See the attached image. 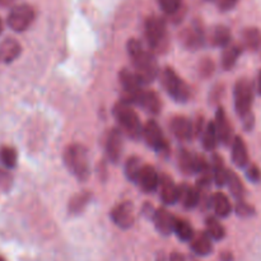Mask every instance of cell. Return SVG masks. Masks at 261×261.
Wrapping results in <instances>:
<instances>
[{
  "instance_id": "42",
  "label": "cell",
  "mask_w": 261,
  "mask_h": 261,
  "mask_svg": "<svg viewBox=\"0 0 261 261\" xmlns=\"http://www.w3.org/2000/svg\"><path fill=\"white\" fill-rule=\"evenodd\" d=\"M142 213H143V216H144V217H147L148 219H150V218H153V216H154V213H155V209L153 208V206L150 205L149 203H145L144 205H143Z\"/></svg>"
},
{
  "instance_id": "17",
  "label": "cell",
  "mask_w": 261,
  "mask_h": 261,
  "mask_svg": "<svg viewBox=\"0 0 261 261\" xmlns=\"http://www.w3.org/2000/svg\"><path fill=\"white\" fill-rule=\"evenodd\" d=\"M138 184L145 193H153L157 190V188L160 186V176H158L155 168L149 165L143 166L139 178H138Z\"/></svg>"
},
{
  "instance_id": "44",
  "label": "cell",
  "mask_w": 261,
  "mask_h": 261,
  "mask_svg": "<svg viewBox=\"0 0 261 261\" xmlns=\"http://www.w3.org/2000/svg\"><path fill=\"white\" fill-rule=\"evenodd\" d=\"M221 261H233V255L228 251L222 252L221 255Z\"/></svg>"
},
{
  "instance_id": "15",
  "label": "cell",
  "mask_w": 261,
  "mask_h": 261,
  "mask_svg": "<svg viewBox=\"0 0 261 261\" xmlns=\"http://www.w3.org/2000/svg\"><path fill=\"white\" fill-rule=\"evenodd\" d=\"M170 129L176 139L189 142L194 138V125L191 120L185 116H175L170 122Z\"/></svg>"
},
{
  "instance_id": "22",
  "label": "cell",
  "mask_w": 261,
  "mask_h": 261,
  "mask_svg": "<svg viewBox=\"0 0 261 261\" xmlns=\"http://www.w3.org/2000/svg\"><path fill=\"white\" fill-rule=\"evenodd\" d=\"M232 162L240 168H245L249 165V153H247L246 144L241 137H234L232 140V153H231Z\"/></svg>"
},
{
  "instance_id": "30",
  "label": "cell",
  "mask_w": 261,
  "mask_h": 261,
  "mask_svg": "<svg viewBox=\"0 0 261 261\" xmlns=\"http://www.w3.org/2000/svg\"><path fill=\"white\" fill-rule=\"evenodd\" d=\"M226 185L228 186L229 191H231L232 196L236 199L237 201L239 200H244L245 198V186L242 184L241 178L233 172V171H229L227 173V182Z\"/></svg>"
},
{
  "instance_id": "45",
  "label": "cell",
  "mask_w": 261,
  "mask_h": 261,
  "mask_svg": "<svg viewBox=\"0 0 261 261\" xmlns=\"http://www.w3.org/2000/svg\"><path fill=\"white\" fill-rule=\"evenodd\" d=\"M15 3V0H0V5L2 7H10Z\"/></svg>"
},
{
  "instance_id": "14",
  "label": "cell",
  "mask_w": 261,
  "mask_h": 261,
  "mask_svg": "<svg viewBox=\"0 0 261 261\" xmlns=\"http://www.w3.org/2000/svg\"><path fill=\"white\" fill-rule=\"evenodd\" d=\"M124 142H122V132L119 129H112L106 139V154L111 163H117L121 158Z\"/></svg>"
},
{
  "instance_id": "1",
  "label": "cell",
  "mask_w": 261,
  "mask_h": 261,
  "mask_svg": "<svg viewBox=\"0 0 261 261\" xmlns=\"http://www.w3.org/2000/svg\"><path fill=\"white\" fill-rule=\"evenodd\" d=\"M126 48L134 65V73L140 83L145 86L154 82L160 75V68L152 51L145 50L143 43L135 38L129 40Z\"/></svg>"
},
{
  "instance_id": "39",
  "label": "cell",
  "mask_w": 261,
  "mask_h": 261,
  "mask_svg": "<svg viewBox=\"0 0 261 261\" xmlns=\"http://www.w3.org/2000/svg\"><path fill=\"white\" fill-rule=\"evenodd\" d=\"M13 185V177L8 170H2L0 168V189L4 191H9Z\"/></svg>"
},
{
  "instance_id": "3",
  "label": "cell",
  "mask_w": 261,
  "mask_h": 261,
  "mask_svg": "<svg viewBox=\"0 0 261 261\" xmlns=\"http://www.w3.org/2000/svg\"><path fill=\"white\" fill-rule=\"evenodd\" d=\"M112 114H114L115 119L119 122L120 126L122 127V130L132 139H140L143 133V126L140 124L139 116H138L137 112L133 110V107L130 105L125 103L124 101L117 102L114 106Z\"/></svg>"
},
{
  "instance_id": "26",
  "label": "cell",
  "mask_w": 261,
  "mask_h": 261,
  "mask_svg": "<svg viewBox=\"0 0 261 261\" xmlns=\"http://www.w3.org/2000/svg\"><path fill=\"white\" fill-rule=\"evenodd\" d=\"M242 51H244V47L239 43H229L227 47H224L223 54H222V66L224 70H231L236 65Z\"/></svg>"
},
{
  "instance_id": "34",
  "label": "cell",
  "mask_w": 261,
  "mask_h": 261,
  "mask_svg": "<svg viewBox=\"0 0 261 261\" xmlns=\"http://www.w3.org/2000/svg\"><path fill=\"white\" fill-rule=\"evenodd\" d=\"M173 233L178 237L181 241L189 242L194 237V229L190 224L184 219H175V224H173Z\"/></svg>"
},
{
  "instance_id": "40",
  "label": "cell",
  "mask_w": 261,
  "mask_h": 261,
  "mask_svg": "<svg viewBox=\"0 0 261 261\" xmlns=\"http://www.w3.org/2000/svg\"><path fill=\"white\" fill-rule=\"evenodd\" d=\"M213 70H214V65L209 59H205V60L200 64V73L203 74L204 76H209L211 74H213Z\"/></svg>"
},
{
  "instance_id": "13",
  "label": "cell",
  "mask_w": 261,
  "mask_h": 261,
  "mask_svg": "<svg viewBox=\"0 0 261 261\" xmlns=\"http://www.w3.org/2000/svg\"><path fill=\"white\" fill-rule=\"evenodd\" d=\"M214 125H216L218 142H221L222 144L224 145L231 144L232 140H233V130H232V126L231 124H229L228 117H227L223 107H219V109L217 110Z\"/></svg>"
},
{
  "instance_id": "38",
  "label": "cell",
  "mask_w": 261,
  "mask_h": 261,
  "mask_svg": "<svg viewBox=\"0 0 261 261\" xmlns=\"http://www.w3.org/2000/svg\"><path fill=\"white\" fill-rule=\"evenodd\" d=\"M245 175H246L247 180L252 184H259L261 181V171L254 163H249V165L245 167Z\"/></svg>"
},
{
  "instance_id": "20",
  "label": "cell",
  "mask_w": 261,
  "mask_h": 261,
  "mask_svg": "<svg viewBox=\"0 0 261 261\" xmlns=\"http://www.w3.org/2000/svg\"><path fill=\"white\" fill-rule=\"evenodd\" d=\"M153 222H154L155 229L163 236H170L173 233V224H175V217L166 209H158L153 216Z\"/></svg>"
},
{
  "instance_id": "35",
  "label": "cell",
  "mask_w": 261,
  "mask_h": 261,
  "mask_svg": "<svg viewBox=\"0 0 261 261\" xmlns=\"http://www.w3.org/2000/svg\"><path fill=\"white\" fill-rule=\"evenodd\" d=\"M18 155L14 148L2 147L0 148V162L7 170H12L17 166Z\"/></svg>"
},
{
  "instance_id": "46",
  "label": "cell",
  "mask_w": 261,
  "mask_h": 261,
  "mask_svg": "<svg viewBox=\"0 0 261 261\" xmlns=\"http://www.w3.org/2000/svg\"><path fill=\"white\" fill-rule=\"evenodd\" d=\"M257 92H259V94L261 96V70L259 73V78H257Z\"/></svg>"
},
{
  "instance_id": "19",
  "label": "cell",
  "mask_w": 261,
  "mask_h": 261,
  "mask_svg": "<svg viewBox=\"0 0 261 261\" xmlns=\"http://www.w3.org/2000/svg\"><path fill=\"white\" fill-rule=\"evenodd\" d=\"M161 186V199L167 205H173L178 201V186L173 182L172 178L167 175H162L160 177Z\"/></svg>"
},
{
  "instance_id": "31",
  "label": "cell",
  "mask_w": 261,
  "mask_h": 261,
  "mask_svg": "<svg viewBox=\"0 0 261 261\" xmlns=\"http://www.w3.org/2000/svg\"><path fill=\"white\" fill-rule=\"evenodd\" d=\"M206 232L205 233L211 237L214 241H221L226 237V229H224L223 224L219 223V221L214 217H209L205 221Z\"/></svg>"
},
{
  "instance_id": "43",
  "label": "cell",
  "mask_w": 261,
  "mask_h": 261,
  "mask_svg": "<svg viewBox=\"0 0 261 261\" xmlns=\"http://www.w3.org/2000/svg\"><path fill=\"white\" fill-rule=\"evenodd\" d=\"M168 261H185V257L181 254H178V252H172L170 257H168Z\"/></svg>"
},
{
  "instance_id": "29",
  "label": "cell",
  "mask_w": 261,
  "mask_h": 261,
  "mask_svg": "<svg viewBox=\"0 0 261 261\" xmlns=\"http://www.w3.org/2000/svg\"><path fill=\"white\" fill-rule=\"evenodd\" d=\"M92 194L89 191H82L74 195L68 204V211L70 214H81L88 203L91 201Z\"/></svg>"
},
{
  "instance_id": "37",
  "label": "cell",
  "mask_w": 261,
  "mask_h": 261,
  "mask_svg": "<svg viewBox=\"0 0 261 261\" xmlns=\"http://www.w3.org/2000/svg\"><path fill=\"white\" fill-rule=\"evenodd\" d=\"M236 214L242 218H249V217L255 216V208L252 205H250L249 203L244 200H239L236 204Z\"/></svg>"
},
{
  "instance_id": "8",
  "label": "cell",
  "mask_w": 261,
  "mask_h": 261,
  "mask_svg": "<svg viewBox=\"0 0 261 261\" xmlns=\"http://www.w3.org/2000/svg\"><path fill=\"white\" fill-rule=\"evenodd\" d=\"M120 83L124 89V99L122 101L127 105H135L138 97L143 91V84L140 83L135 73L129 69H122L119 74Z\"/></svg>"
},
{
  "instance_id": "41",
  "label": "cell",
  "mask_w": 261,
  "mask_h": 261,
  "mask_svg": "<svg viewBox=\"0 0 261 261\" xmlns=\"http://www.w3.org/2000/svg\"><path fill=\"white\" fill-rule=\"evenodd\" d=\"M239 0H219L218 2V8L222 12H228L232 10L237 5Z\"/></svg>"
},
{
  "instance_id": "24",
  "label": "cell",
  "mask_w": 261,
  "mask_h": 261,
  "mask_svg": "<svg viewBox=\"0 0 261 261\" xmlns=\"http://www.w3.org/2000/svg\"><path fill=\"white\" fill-rule=\"evenodd\" d=\"M242 47L250 51H259L261 48V31L256 27H247L241 33Z\"/></svg>"
},
{
  "instance_id": "12",
  "label": "cell",
  "mask_w": 261,
  "mask_h": 261,
  "mask_svg": "<svg viewBox=\"0 0 261 261\" xmlns=\"http://www.w3.org/2000/svg\"><path fill=\"white\" fill-rule=\"evenodd\" d=\"M181 41L189 50H198L204 45V41H205L203 25L199 22H194L190 27L184 31L181 35Z\"/></svg>"
},
{
  "instance_id": "11",
  "label": "cell",
  "mask_w": 261,
  "mask_h": 261,
  "mask_svg": "<svg viewBox=\"0 0 261 261\" xmlns=\"http://www.w3.org/2000/svg\"><path fill=\"white\" fill-rule=\"evenodd\" d=\"M134 205L132 201H124L111 211V219L117 227L127 229L134 224Z\"/></svg>"
},
{
  "instance_id": "32",
  "label": "cell",
  "mask_w": 261,
  "mask_h": 261,
  "mask_svg": "<svg viewBox=\"0 0 261 261\" xmlns=\"http://www.w3.org/2000/svg\"><path fill=\"white\" fill-rule=\"evenodd\" d=\"M201 143L206 150H214L218 144V137H217L216 125L214 121H209L201 134Z\"/></svg>"
},
{
  "instance_id": "47",
  "label": "cell",
  "mask_w": 261,
  "mask_h": 261,
  "mask_svg": "<svg viewBox=\"0 0 261 261\" xmlns=\"http://www.w3.org/2000/svg\"><path fill=\"white\" fill-rule=\"evenodd\" d=\"M155 261H167V259H166V256H165V254H163V252H160V254H158V256H157V260Z\"/></svg>"
},
{
  "instance_id": "5",
  "label": "cell",
  "mask_w": 261,
  "mask_h": 261,
  "mask_svg": "<svg viewBox=\"0 0 261 261\" xmlns=\"http://www.w3.org/2000/svg\"><path fill=\"white\" fill-rule=\"evenodd\" d=\"M233 98H234V110L240 119L252 115L251 107L254 101V86L251 81L247 78H240L236 82L233 88Z\"/></svg>"
},
{
  "instance_id": "36",
  "label": "cell",
  "mask_w": 261,
  "mask_h": 261,
  "mask_svg": "<svg viewBox=\"0 0 261 261\" xmlns=\"http://www.w3.org/2000/svg\"><path fill=\"white\" fill-rule=\"evenodd\" d=\"M160 8L168 15H175L182 5V0H158Z\"/></svg>"
},
{
  "instance_id": "27",
  "label": "cell",
  "mask_w": 261,
  "mask_h": 261,
  "mask_svg": "<svg viewBox=\"0 0 261 261\" xmlns=\"http://www.w3.org/2000/svg\"><path fill=\"white\" fill-rule=\"evenodd\" d=\"M212 206L219 218H227L232 213V205L229 199L223 193L213 194L211 199Z\"/></svg>"
},
{
  "instance_id": "16",
  "label": "cell",
  "mask_w": 261,
  "mask_h": 261,
  "mask_svg": "<svg viewBox=\"0 0 261 261\" xmlns=\"http://www.w3.org/2000/svg\"><path fill=\"white\" fill-rule=\"evenodd\" d=\"M135 105L142 107L145 112L150 115H158L161 111V107H162L158 94L155 92L149 91V89H143Z\"/></svg>"
},
{
  "instance_id": "49",
  "label": "cell",
  "mask_w": 261,
  "mask_h": 261,
  "mask_svg": "<svg viewBox=\"0 0 261 261\" xmlns=\"http://www.w3.org/2000/svg\"><path fill=\"white\" fill-rule=\"evenodd\" d=\"M0 261H5V259H4V257H2V256H0Z\"/></svg>"
},
{
  "instance_id": "9",
  "label": "cell",
  "mask_w": 261,
  "mask_h": 261,
  "mask_svg": "<svg viewBox=\"0 0 261 261\" xmlns=\"http://www.w3.org/2000/svg\"><path fill=\"white\" fill-rule=\"evenodd\" d=\"M142 137L144 138L147 144L149 145V147H152L154 150H157V152H167L168 148H170L168 147L167 139L165 138L162 129H161L160 125H158L154 120H149V121L143 126Z\"/></svg>"
},
{
  "instance_id": "2",
  "label": "cell",
  "mask_w": 261,
  "mask_h": 261,
  "mask_svg": "<svg viewBox=\"0 0 261 261\" xmlns=\"http://www.w3.org/2000/svg\"><path fill=\"white\" fill-rule=\"evenodd\" d=\"M64 163L79 181L88 180L91 168H89V158L86 147L81 144H70L66 147L64 152Z\"/></svg>"
},
{
  "instance_id": "25",
  "label": "cell",
  "mask_w": 261,
  "mask_h": 261,
  "mask_svg": "<svg viewBox=\"0 0 261 261\" xmlns=\"http://www.w3.org/2000/svg\"><path fill=\"white\" fill-rule=\"evenodd\" d=\"M212 177H213V181L216 182L217 186L222 188V186L226 185L227 182V173H228V170L224 166L223 160H222L221 155L213 154L212 157Z\"/></svg>"
},
{
  "instance_id": "18",
  "label": "cell",
  "mask_w": 261,
  "mask_h": 261,
  "mask_svg": "<svg viewBox=\"0 0 261 261\" xmlns=\"http://www.w3.org/2000/svg\"><path fill=\"white\" fill-rule=\"evenodd\" d=\"M22 53V46L14 38H5L0 42V63L10 64L19 58Z\"/></svg>"
},
{
  "instance_id": "7",
  "label": "cell",
  "mask_w": 261,
  "mask_h": 261,
  "mask_svg": "<svg viewBox=\"0 0 261 261\" xmlns=\"http://www.w3.org/2000/svg\"><path fill=\"white\" fill-rule=\"evenodd\" d=\"M36 13L31 5L19 4L12 8L7 18L8 27L14 32H24L35 20Z\"/></svg>"
},
{
  "instance_id": "6",
  "label": "cell",
  "mask_w": 261,
  "mask_h": 261,
  "mask_svg": "<svg viewBox=\"0 0 261 261\" xmlns=\"http://www.w3.org/2000/svg\"><path fill=\"white\" fill-rule=\"evenodd\" d=\"M161 82L163 88L176 102H186L190 98V88L184 79L176 74L172 68H165L161 74Z\"/></svg>"
},
{
  "instance_id": "28",
  "label": "cell",
  "mask_w": 261,
  "mask_h": 261,
  "mask_svg": "<svg viewBox=\"0 0 261 261\" xmlns=\"http://www.w3.org/2000/svg\"><path fill=\"white\" fill-rule=\"evenodd\" d=\"M211 41L217 47H227L232 41L231 30L223 24L216 25L213 31H212Z\"/></svg>"
},
{
  "instance_id": "10",
  "label": "cell",
  "mask_w": 261,
  "mask_h": 261,
  "mask_svg": "<svg viewBox=\"0 0 261 261\" xmlns=\"http://www.w3.org/2000/svg\"><path fill=\"white\" fill-rule=\"evenodd\" d=\"M178 163H180V168L188 175H193V173H203L205 171L211 170V165L206 162V160L201 155L194 154V153L189 152V150L182 149L180 150L178 154Z\"/></svg>"
},
{
  "instance_id": "48",
  "label": "cell",
  "mask_w": 261,
  "mask_h": 261,
  "mask_svg": "<svg viewBox=\"0 0 261 261\" xmlns=\"http://www.w3.org/2000/svg\"><path fill=\"white\" fill-rule=\"evenodd\" d=\"M2 32H3V20L2 18H0V35H2Z\"/></svg>"
},
{
  "instance_id": "21",
  "label": "cell",
  "mask_w": 261,
  "mask_h": 261,
  "mask_svg": "<svg viewBox=\"0 0 261 261\" xmlns=\"http://www.w3.org/2000/svg\"><path fill=\"white\" fill-rule=\"evenodd\" d=\"M200 198L201 190L196 188V186H178V201H181L186 209L195 208L200 203Z\"/></svg>"
},
{
  "instance_id": "33",
  "label": "cell",
  "mask_w": 261,
  "mask_h": 261,
  "mask_svg": "<svg viewBox=\"0 0 261 261\" xmlns=\"http://www.w3.org/2000/svg\"><path fill=\"white\" fill-rule=\"evenodd\" d=\"M142 168L143 165L140 158L135 157V155L127 158L126 163H125V175H126L127 180H130L132 182L138 184V178H139Z\"/></svg>"
},
{
  "instance_id": "23",
  "label": "cell",
  "mask_w": 261,
  "mask_h": 261,
  "mask_svg": "<svg viewBox=\"0 0 261 261\" xmlns=\"http://www.w3.org/2000/svg\"><path fill=\"white\" fill-rule=\"evenodd\" d=\"M191 251L198 256H208L213 251V244L212 239L205 233V232H199L194 233V237L190 241Z\"/></svg>"
},
{
  "instance_id": "4",
  "label": "cell",
  "mask_w": 261,
  "mask_h": 261,
  "mask_svg": "<svg viewBox=\"0 0 261 261\" xmlns=\"http://www.w3.org/2000/svg\"><path fill=\"white\" fill-rule=\"evenodd\" d=\"M144 33L147 42L153 51H163L168 46L167 24L163 18L152 15L145 20Z\"/></svg>"
}]
</instances>
